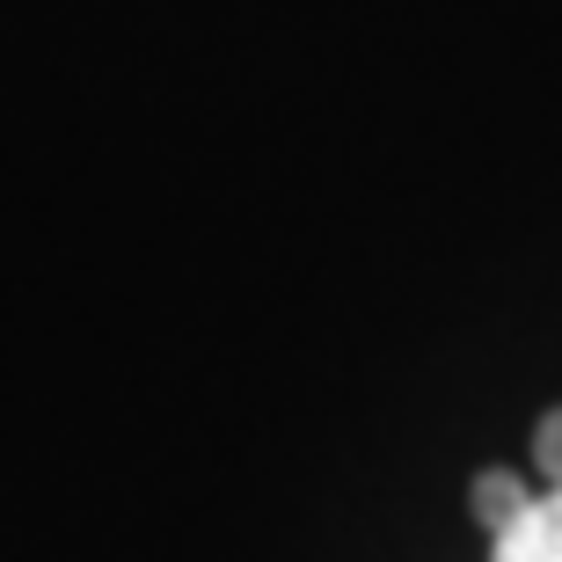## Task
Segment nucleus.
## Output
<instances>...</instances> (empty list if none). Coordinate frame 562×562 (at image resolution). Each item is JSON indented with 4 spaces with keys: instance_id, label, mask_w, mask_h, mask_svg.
I'll return each mask as SVG.
<instances>
[{
    "instance_id": "f257e3e1",
    "label": "nucleus",
    "mask_w": 562,
    "mask_h": 562,
    "mask_svg": "<svg viewBox=\"0 0 562 562\" xmlns=\"http://www.w3.org/2000/svg\"><path fill=\"white\" fill-rule=\"evenodd\" d=\"M526 504H533V490H526V475H512V468H482V475L468 482V512H475L482 533H504Z\"/></svg>"
},
{
    "instance_id": "f03ea898",
    "label": "nucleus",
    "mask_w": 562,
    "mask_h": 562,
    "mask_svg": "<svg viewBox=\"0 0 562 562\" xmlns=\"http://www.w3.org/2000/svg\"><path fill=\"white\" fill-rule=\"evenodd\" d=\"M533 475H541L548 490H562V402L533 424Z\"/></svg>"
}]
</instances>
